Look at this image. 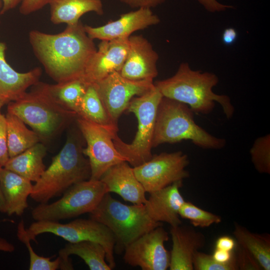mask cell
Wrapping results in <instances>:
<instances>
[{
    "label": "cell",
    "mask_w": 270,
    "mask_h": 270,
    "mask_svg": "<svg viewBox=\"0 0 270 270\" xmlns=\"http://www.w3.org/2000/svg\"><path fill=\"white\" fill-rule=\"evenodd\" d=\"M28 38L34 55L56 83L81 78L97 49L80 20L56 34L32 30Z\"/></svg>",
    "instance_id": "6da1fadb"
},
{
    "label": "cell",
    "mask_w": 270,
    "mask_h": 270,
    "mask_svg": "<svg viewBox=\"0 0 270 270\" xmlns=\"http://www.w3.org/2000/svg\"><path fill=\"white\" fill-rule=\"evenodd\" d=\"M76 127L70 130L63 148L33 185L30 196L34 201L48 203L74 184L90 179V162L83 153L85 142Z\"/></svg>",
    "instance_id": "7a4b0ae2"
},
{
    "label": "cell",
    "mask_w": 270,
    "mask_h": 270,
    "mask_svg": "<svg viewBox=\"0 0 270 270\" xmlns=\"http://www.w3.org/2000/svg\"><path fill=\"white\" fill-rule=\"evenodd\" d=\"M218 82L216 74L192 70L188 62H182L172 76L156 81L154 84L162 96L186 104L194 113L208 114L217 102L227 118H230L234 107L228 96L214 92Z\"/></svg>",
    "instance_id": "3957f363"
},
{
    "label": "cell",
    "mask_w": 270,
    "mask_h": 270,
    "mask_svg": "<svg viewBox=\"0 0 270 270\" xmlns=\"http://www.w3.org/2000/svg\"><path fill=\"white\" fill-rule=\"evenodd\" d=\"M194 112L186 104L162 96L158 107L152 148L163 144L190 140L205 149L224 148V138L216 137L196 124Z\"/></svg>",
    "instance_id": "277c9868"
},
{
    "label": "cell",
    "mask_w": 270,
    "mask_h": 270,
    "mask_svg": "<svg viewBox=\"0 0 270 270\" xmlns=\"http://www.w3.org/2000/svg\"><path fill=\"white\" fill-rule=\"evenodd\" d=\"M19 99L8 104L7 112L29 126L41 142L54 138L76 120L77 114L58 104L46 92L44 82L32 86Z\"/></svg>",
    "instance_id": "5b68a950"
},
{
    "label": "cell",
    "mask_w": 270,
    "mask_h": 270,
    "mask_svg": "<svg viewBox=\"0 0 270 270\" xmlns=\"http://www.w3.org/2000/svg\"><path fill=\"white\" fill-rule=\"evenodd\" d=\"M90 218L107 226L114 234V251L120 253L132 242L156 228L162 226L148 216L144 204H125L106 194Z\"/></svg>",
    "instance_id": "8992f818"
},
{
    "label": "cell",
    "mask_w": 270,
    "mask_h": 270,
    "mask_svg": "<svg viewBox=\"0 0 270 270\" xmlns=\"http://www.w3.org/2000/svg\"><path fill=\"white\" fill-rule=\"evenodd\" d=\"M162 94L154 86L146 93L134 97L130 102L127 110L137 118L138 130L134 140L126 144L114 134L112 140L118 152L132 167L148 161L152 157V149L156 111Z\"/></svg>",
    "instance_id": "52a82bcc"
},
{
    "label": "cell",
    "mask_w": 270,
    "mask_h": 270,
    "mask_svg": "<svg viewBox=\"0 0 270 270\" xmlns=\"http://www.w3.org/2000/svg\"><path fill=\"white\" fill-rule=\"evenodd\" d=\"M108 192L100 180H84L71 186L56 201L38 205L32 209V216L36 221L58 222L90 213Z\"/></svg>",
    "instance_id": "ba28073f"
},
{
    "label": "cell",
    "mask_w": 270,
    "mask_h": 270,
    "mask_svg": "<svg viewBox=\"0 0 270 270\" xmlns=\"http://www.w3.org/2000/svg\"><path fill=\"white\" fill-rule=\"evenodd\" d=\"M32 240H36L38 235L51 233L62 238L70 243L82 241H92L100 244L106 252V261L112 270L115 268L114 249V236L104 224L92 220L80 218L66 224L58 221L38 220L26 228Z\"/></svg>",
    "instance_id": "9c48e42d"
},
{
    "label": "cell",
    "mask_w": 270,
    "mask_h": 270,
    "mask_svg": "<svg viewBox=\"0 0 270 270\" xmlns=\"http://www.w3.org/2000/svg\"><path fill=\"white\" fill-rule=\"evenodd\" d=\"M76 123L86 143L83 153L90 162V180H100L112 166L127 162L114 145L112 137L117 132H111L78 116Z\"/></svg>",
    "instance_id": "30bf717a"
},
{
    "label": "cell",
    "mask_w": 270,
    "mask_h": 270,
    "mask_svg": "<svg viewBox=\"0 0 270 270\" xmlns=\"http://www.w3.org/2000/svg\"><path fill=\"white\" fill-rule=\"evenodd\" d=\"M189 162L188 155L181 151L162 152L133 167V170L146 192L150 194L189 177L186 169Z\"/></svg>",
    "instance_id": "8fae6325"
},
{
    "label": "cell",
    "mask_w": 270,
    "mask_h": 270,
    "mask_svg": "<svg viewBox=\"0 0 270 270\" xmlns=\"http://www.w3.org/2000/svg\"><path fill=\"white\" fill-rule=\"evenodd\" d=\"M93 84L108 114L116 124L131 100L154 86L153 80H131L122 76L118 72L110 74Z\"/></svg>",
    "instance_id": "7c38bea8"
},
{
    "label": "cell",
    "mask_w": 270,
    "mask_h": 270,
    "mask_svg": "<svg viewBox=\"0 0 270 270\" xmlns=\"http://www.w3.org/2000/svg\"><path fill=\"white\" fill-rule=\"evenodd\" d=\"M169 239L162 226L142 234L124 250V262L142 270H166L169 268L170 254L164 246Z\"/></svg>",
    "instance_id": "4fadbf2b"
},
{
    "label": "cell",
    "mask_w": 270,
    "mask_h": 270,
    "mask_svg": "<svg viewBox=\"0 0 270 270\" xmlns=\"http://www.w3.org/2000/svg\"><path fill=\"white\" fill-rule=\"evenodd\" d=\"M160 22V18L151 8H141L123 14L118 20H110L102 26L94 27L84 25V30L93 40H110L128 38L134 32L156 25Z\"/></svg>",
    "instance_id": "5bb4252c"
},
{
    "label": "cell",
    "mask_w": 270,
    "mask_h": 270,
    "mask_svg": "<svg viewBox=\"0 0 270 270\" xmlns=\"http://www.w3.org/2000/svg\"><path fill=\"white\" fill-rule=\"evenodd\" d=\"M128 38L101 40L81 79L89 85L96 83L114 72H120L128 54Z\"/></svg>",
    "instance_id": "9a60e30c"
},
{
    "label": "cell",
    "mask_w": 270,
    "mask_h": 270,
    "mask_svg": "<svg viewBox=\"0 0 270 270\" xmlns=\"http://www.w3.org/2000/svg\"><path fill=\"white\" fill-rule=\"evenodd\" d=\"M158 52L151 43L142 35L130 36L128 50L120 74L134 80H152L157 76Z\"/></svg>",
    "instance_id": "2e32d148"
},
{
    "label": "cell",
    "mask_w": 270,
    "mask_h": 270,
    "mask_svg": "<svg viewBox=\"0 0 270 270\" xmlns=\"http://www.w3.org/2000/svg\"><path fill=\"white\" fill-rule=\"evenodd\" d=\"M182 181L150 193L144 204L148 216L158 222H165L171 227L182 224L180 210L186 201L180 192Z\"/></svg>",
    "instance_id": "e0dca14e"
},
{
    "label": "cell",
    "mask_w": 270,
    "mask_h": 270,
    "mask_svg": "<svg viewBox=\"0 0 270 270\" xmlns=\"http://www.w3.org/2000/svg\"><path fill=\"white\" fill-rule=\"evenodd\" d=\"M170 234L172 248L169 269L194 270V256L204 246V236L192 226L181 224L171 227Z\"/></svg>",
    "instance_id": "ac0fdd59"
},
{
    "label": "cell",
    "mask_w": 270,
    "mask_h": 270,
    "mask_svg": "<svg viewBox=\"0 0 270 270\" xmlns=\"http://www.w3.org/2000/svg\"><path fill=\"white\" fill-rule=\"evenodd\" d=\"M6 49L5 43L0 42V101L4 105L19 99L39 82L42 72L39 67L26 72L16 71L6 60Z\"/></svg>",
    "instance_id": "d6986e66"
},
{
    "label": "cell",
    "mask_w": 270,
    "mask_h": 270,
    "mask_svg": "<svg viewBox=\"0 0 270 270\" xmlns=\"http://www.w3.org/2000/svg\"><path fill=\"white\" fill-rule=\"evenodd\" d=\"M106 186L108 192H114L125 201L133 204H142L146 201V192L136 178L133 167L126 162L110 168L100 180Z\"/></svg>",
    "instance_id": "ffe728a7"
},
{
    "label": "cell",
    "mask_w": 270,
    "mask_h": 270,
    "mask_svg": "<svg viewBox=\"0 0 270 270\" xmlns=\"http://www.w3.org/2000/svg\"><path fill=\"white\" fill-rule=\"evenodd\" d=\"M32 182L4 168L0 173V188L4 198L6 213L20 216L28 207V198L32 190Z\"/></svg>",
    "instance_id": "44dd1931"
},
{
    "label": "cell",
    "mask_w": 270,
    "mask_h": 270,
    "mask_svg": "<svg viewBox=\"0 0 270 270\" xmlns=\"http://www.w3.org/2000/svg\"><path fill=\"white\" fill-rule=\"evenodd\" d=\"M71 254L82 258L90 270H112L106 261L105 249L96 242L86 240L66 244L58 252L60 269H74L68 258Z\"/></svg>",
    "instance_id": "7402d4cb"
},
{
    "label": "cell",
    "mask_w": 270,
    "mask_h": 270,
    "mask_svg": "<svg viewBox=\"0 0 270 270\" xmlns=\"http://www.w3.org/2000/svg\"><path fill=\"white\" fill-rule=\"evenodd\" d=\"M103 0H50V20L54 24L73 25L80 21L84 14L94 12L104 14Z\"/></svg>",
    "instance_id": "603a6c76"
},
{
    "label": "cell",
    "mask_w": 270,
    "mask_h": 270,
    "mask_svg": "<svg viewBox=\"0 0 270 270\" xmlns=\"http://www.w3.org/2000/svg\"><path fill=\"white\" fill-rule=\"evenodd\" d=\"M46 153V147L39 142L20 154L10 158L4 168L30 182H36L46 169L43 162Z\"/></svg>",
    "instance_id": "cb8c5ba5"
},
{
    "label": "cell",
    "mask_w": 270,
    "mask_h": 270,
    "mask_svg": "<svg viewBox=\"0 0 270 270\" xmlns=\"http://www.w3.org/2000/svg\"><path fill=\"white\" fill-rule=\"evenodd\" d=\"M233 234L238 245L254 257L262 270H270V236L268 234L254 233L236 222L234 224Z\"/></svg>",
    "instance_id": "d4e9b609"
},
{
    "label": "cell",
    "mask_w": 270,
    "mask_h": 270,
    "mask_svg": "<svg viewBox=\"0 0 270 270\" xmlns=\"http://www.w3.org/2000/svg\"><path fill=\"white\" fill-rule=\"evenodd\" d=\"M44 86L48 96L58 104L77 114L88 84L78 78L53 84L44 82Z\"/></svg>",
    "instance_id": "484cf974"
},
{
    "label": "cell",
    "mask_w": 270,
    "mask_h": 270,
    "mask_svg": "<svg viewBox=\"0 0 270 270\" xmlns=\"http://www.w3.org/2000/svg\"><path fill=\"white\" fill-rule=\"evenodd\" d=\"M77 116L98 124L112 132L118 131L93 84L88 85L80 104Z\"/></svg>",
    "instance_id": "4316f807"
},
{
    "label": "cell",
    "mask_w": 270,
    "mask_h": 270,
    "mask_svg": "<svg viewBox=\"0 0 270 270\" xmlns=\"http://www.w3.org/2000/svg\"><path fill=\"white\" fill-rule=\"evenodd\" d=\"M6 118L10 158L20 154L36 144L41 142L36 133L29 130L18 117L7 112Z\"/></svg>",
    "instance_id": "83f0119b"
},
{
    "label": "cell",
    "mask_w": 270,
    "mask_h": 270,
    "mask_svg": "<svg viewBox=\"0 0 270 270\" xmlns=\"http://www.w3.org/2000/svg\"><path fill=\"white\" fill-rule=\"evenodd\" d=\"M17 236L18 240L26 246L30 255V270H56L60 268V258L58 256L55 260H51V258H46L37 254L31 246V240L24 222L22 220L18 224Z\"/></svg>",
    "instance_id": "f1b7e54d"
},
{
    "label": "cell",
    "mask_w": 270,
    "mask_h": 270,
    "mask_svg": "<svg viewBox=\"0 0 270 270\" xmlns=\"http://www.w3.org/2000/svg\"><path fill=\"white\" fill-rule=\"evenodd\" d=\"M179 214L180 218L189 220L194 227L208 228L222 222L220 216L202 210L186 201L182 206Z\"/></svg>",
    "instance_id": "f546056e"
},
{
    "label": "cell",
    "mask_w": 270,
    "mask_h": 270,
    "mask_svg": "<svg viewBox=\"0 0 270 270\" xmlns=\"http://www.w3.org/2000/svg\"><path fill=\"white\" fill-rule=\"evenodd\" d=\"M252 162L260 174H270V135L256 139L250 150Z\"/></svg>",
    "instance_id": "4dcf8cb0"
},
{
    "label": "cell",
    "mask_w": 270,
    "mask_h": 270,
    "mask_svg": "<svg viewBox=\"0 0 270 270\" xmlns=\"http://www.w3.org/2000/svg\"><path fill=\"white\" fill-rule=\"evenodd\" d=\"M193 268L195 270H238L234 258L227 263H222L214 260L212 254L197 251L193 258Z\"/></svg>",
    "instance_id": "1f68e13d"
},
{
    "label": "cell",
    "mask_w": 270,
    "mask_h": 270,
    "mask_svg": "<svg viewBox=\"0 0 270 270\" xmlns=\"http://www.w3.org/2000/svg\"><path fill=\"white\" fill-rule=\"evenodd\" d=\"M234 256L238 270H262L254 257L239 245L237 253Z\"/></svg>",
    "instance_id": "d6a6232c"
},
{
    "label": "cell",
    "mask_w": 270,
    "mask_h": 270,
    "mask_svg": "<svg viewBox=\"0 0 270 270\" xmlns=\"http://www.w3.org/2000/svg\"><path fill=\"white\" fill-rule=\"evenodd\" d=\"M9 158L6 118L0 112V166L4 168Z\"/></svg>",
    "instance_id": "836d02e7"
},
{
    "label": "cell",
    "mask_w": 270,
    "mask_h": 270,
    "mask_svg": "<svg viewBox=\"0 0 270 270\" xmlns=\"http://www.w3.org/2000/svg\"><path fill=\"white\" fill-rule=\"evenodd\" d=\"M50 0H22L20 12L22 15H28L36 12L48 4Z\"/></svg>",
    "instance_id": "e575fe53"
},
{
    "label": "cell",
    "mask_w": 270,
    "mask_h": 270,
    "mask_svg": "<svg viewBox=\"0 0 270 270\" xmlns=\"http://www.w3.org/2000/svg\"><path fill=\"white\" fill-rule=\"evenodd\" d=\"M121 2L128 6L134 8H155L164 2L166 0H118Z\"/></svg>",
    "instance_id": "d590c367"
},
{
    "label": "cell",
    "mask_w": 270,
    "mask_h": 270,
    "mask_svg": "<svg viewBox=\"0 0 270 270\" xmlns=\"http://www.w3.org/2000/svg\"><path fill=\"white\" fill-rule=\"evenodd\" d=\"M207 11L210 12H221L227 9L233 8L231 5H227L218 2L217 0H196Z\"/></svg>",
    "instance_id": "8d00e7d4"
},
{
    "label": "cell",
    "mask_w": 270,
    "mask_h": 270,
    "mask_svg": "<svg viewBox=\"0 0 270 270\" xmlns=\"http://www.w3.org/2000/svg\"><path fill=\"white\" fill-rule=\"evenodd\" d=\"M215 248L232 252L236 247L234 238L228 236H220L216 242Z\"/></svg>",
    "instance_id": "74e56055"
},
{
    "label": "cell",
    "mask_w": 270,
    "mask_h": 270,
    "mask_svg": "<svg viewBox=\"0 0 270 270\" xmlns=\"http://www.w3.org/2000/svg\"><path fill=\"white\" fill-rule=\"evenodd\" d=\"M212 256L214 260L222 263L229 262L234 258L233 251H226L216 248H215Z\"/></svg>",
    "instance_id": "f35d334b"
},
{
    "label": "cell",
    "mask_w": 270,
    "mask_h": 270,
    "mask_svg": "<svg viewBox=\"0 0 270 270\" xmlns=\"http://www.w3.org/2000/svg\"><path fill=\"white\" fill-rule=\"evenodd\" d=\"M237 37V31L232 28H228L223 32L222 41L224 44L230 46L236 41Z\"/></svg>",
    "instance_id": "ab89813d"
},
{
    "label": "cell",
    "mask_w": 270,
    "mask_h": 270,
    "mask_svg": "<svg viewBox=\"0 0 270 270\" xmlns=\"http://www.w3.org/2000/svg\"><path fill=\"white\" fill-rule=\"evenodd\" d=\"M2 6L0 9V14H3L8 11L14 8L20 4L22 0H0Z\"/></svg>",
    "instance_id": "60d3db41"
},
{
    "label": "cell",
    "mask_w": 270,
    "mask_h": 270,
    "mask_svg": "<svg viewBox=\"0 0 270 270\" xmlns=\"http://www.w3.org/2000/svg\"><path fill=\"white\" fill-rule=\"evenodd\" d=\"M14 250V246L4 238H0V250L5 252H12Z\"/></svg>",
    "instance_id": "b9f144b4"
},
{
    "label": "cell",
    "mask_w": 270,
    "mask_h": 270,
    "mask_svg": "<svg viewBox=\"0 0 270 270\" xmlns=\"http://www.w3.org/2000/svg\"><path fill=\"white\" fill-rule=\"evenodd\" d=\"M0 212L6 213V204L3 194L0 188Z\"/></svg>",
    "instance_id": "7bdbcfd3"
},
{
    "label": "cell",
    "mask_w": 270,
    "mask_h": 270,
    "mask_svg": "<svg viewBox=\"0 0 270 270\" xmlns=\"http://www.w3.org/2000/svg\"><path fill=\"white\" fill-rule=\"evenodd\" d=\"M4 106V104L0 101V112L1 108Z\"/></svg>",
    "instance_id": "ee69618b"
},
{
    "label": "cell",
    "mask_w": 270,
    "mask_h": 270,
    "mask_svg": "<svg viewBox=\"0 0 270 270\" xmlns=\"http://www.w3.org/2000/svg\"><path fill=\"white\" fill-rule=\"evenodd\" d=\"M2 6V4L1 0H0V9H1Z\"/></svg>",
    "instance_id": "f6af8a7d"
},
{
    "label": "cell",
    "mask_w": 270,
    "mask_h": 270,
    "mask_svg": "<svg viewBox=\"0 0 270 270\" xmlns=\"http://www.w3.org/2000/svg\"><path fill=\"white\" fill-rule=\"evenodd\" d=\"M2 168L0 166V172H1V170H2Z\"/></svg>",
    "instance_id": "bcb514c9"
}]
</instances>
